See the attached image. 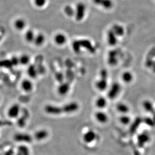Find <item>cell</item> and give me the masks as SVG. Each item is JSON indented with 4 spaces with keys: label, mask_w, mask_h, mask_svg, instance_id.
Listing matches in <instances>:
<instances>
[{
    "label": "cell",
    "mask_w": 155,
    "mask_h": 155,
    "mask_svg": "<svg viewBox=\"0 0 155 155\" xmlns=\"http://www.w3.org/2000/svg\"><path fill=\"white\" fill-rule=\"evenodd\" d=\"M143 106L146 111L149 113H151L152 114L155 111L153 105L150 101H144V102H143Z\"/></svg>",
    "instance_id": "cell-24"
},
{
    "label": "cell",
    "mask_w": 155,
    "mask_h": 155,
    "mask_svg": "<svg viewBox=\"0 0 155 155\" xmlns=\"http://www.w3.org/2000/svg\"><path fill=\"white\" fill-rule=\"evenodd\" d=\"M116 108L119 112L122 113H127L129 111V106L124 104H118L116 106Z\"/></svg>",
    "instance_id": "cell-27"
},
{
    "label": "cell",
    "mask_w": 155,
    "mask_h": 155,
    "mask_svg": "<svg viewBox=\"0 0 155 155\" xmlns=\"http://www.w3.org/2000/svg\"><path fill=\"white\" fill-rule=\"evenodd\" d=\"M107 104V101L104 97H98L96 101V105L97 107L100 108H105Z\"/></svg>",
    "instance_id": "cell-25"
},
{
    "label": "cell",
    "mask_w": 155,
    "mask_h": 155,
    "mask_svg": "<svg viewBox=\"0 0 155 155\" xmlns=\"http://www.w3.org/2000/svg\"><path fill=\"white\" fill-rule=\"evenodd\" d=\"M26 26V21L23 18H18L14 22V27L16 30L21 31L24 30Z\"/></svg>",
    "instance_id": "cell-9"
},
{
    "label": "cell",
    "mask_w": 155,
    "mask_h": 155,
    "mask_svg": "<svg viewBox=\"0 0 155 155\" xmlns=\"http://www.w3.org/2000/svg\"><path fill=\"white\" fill-rule=\"evenodd\" d=\"M96 87L100 91L105 90L107 87V80L101 78L100 79L96 82Z\"/></svg>",
    "instance_id": "cell-16"
},
{
    "label": "cell",
    "mask_w": 155,
    "mask_h": 155,
    "mask_svg": "<svg viewBox=\"0 0 155 155\" xmlns=\"http://www.w3.org/2000/svg\"><path fill=\"white\" fill-rule=\"evenodd\" d=\"M10 61L13 66H16L17 65L20 64L19 59L18 57L16 56H13L12 58H11Z\"/></svg>",
    "instance_id": "cell-36"
},
{
    "label": "cell",
    "mask_w": 155,
    "mask_h": 155,
    "mask_svg": "<svg viewBox=\"0 0 155 155\" xmlns=\"http://www.w3.org/2000/svg\"><path fill=\"white\" fill-rule=\"evenodd\" d=\"M64 12L67 16L72 17L75 15V10L70 6L68 5L64 8Z\"/></svg>",
    "instance_id": "cell-30"
},
{
    "label": "cell",
    "mask_w": 155,
    "mask_h": 155,
    "mask_svg": "<svg viewBox=\"0 0 155 155\" xmlns=\"http://www.w3.org/2000/svg\"><path fill=\"white\" fill-rule=\"evenodd\" d=\"M121 89V87L118 83H113L108 92V97L109 99H114L118 95Z\"/></svg>",
    "instance_id": "cell-3"
},
{
    "label": "cell",
    "mask_w": 155,
    "mask_h": 155,
    "mask_svg": "<svg viewBox=\"0 0 155 155\" xmlns=\"http://www.w3.org/2000/svg\"><path fill=\"white\" fill-rule=\"evenodd\" d=\"M153 120H154V122H155V111L153 113Z\"/></svg>",
    "instance_id": "cell-38"
},
{
    "label": "cell",
    "mask_w": 155,
    "mask_h": 155,
    "mask_svg": "<svg viewBox=\"0 0 155 155\" xmlns=\"http://www.w3.org/2000/svg\"><path fill=\"white\" fill-rule=\"evenodd\" d=\"M120 121L123 125H127L130 122V118L127 116H123L120 118Z\"/></svg>",
    "instance_id": "cell-35"
},
{
    "label": "cell",
    "mask_w": 155,
    "mask_h": 155,
    "mask_svg": "<svg viewBox=\"0 0 155 155\" xmlns=\"http://www.w3.org/2000/svg\"><path fill=\"white\" fill-rule=\"evenodd\" d=\"M116 36L112 30L109 31L107 34V41L110 45L114 46L117 44V39Z\"/></svg>",
    "instance_id": "cell-17"
},
{
    "label": "cell",
    "mask_w": 155,
    "mask_h": 155,
    "mask_svg": "<svg viewBox=\"0 0 155 155\" xmlns=\"http://www.w3.org/2000/svg\"><path fill=\"white\" fill-rule=\"evenodd\" d=\"M44 111L46 113L50 115H60L63 113L62 107L53 105H47L44 108Z\"/></svg>",
    "instance_id": "cell-2"
},
{
    "label": "cell",
    "mask_w": 155,
    "mask_h": 155,
    "mask_svg": "<svg viewBox=\"0 0 155 155\" xmlns=\"http://www.w3.org/2000/svg\"><path fill=\"white\" fill-rule=\"evenodd\" d=\"M123 81L126 83H129L132 81L133 80V75L131 72L127 71L123 73L122 76Z\"/></svg>",
    "instance_id": "cell-28"
},
{
    "label": "cell",
    "mask_w": 155,
    "mask_h": 155,
    "mask_svg": "<svg viewBox=\"0 0 155 155\" xmlns=\"http://www.w3.org/2000/svg\"><path fill=\"white\" fill-rule=\"evenodd\" d=\"M62 108L63 113H70L77 111L79 108V106L77 102H71L65 104Z\"/></svg>",
    "instance_id": "cell-5"
},
{
    "label": "cell",
    "mask_w": 155,
    "mask_h": 155,
    "mask_svg": "<svg viewBox=\"0 0 155 155\" xmlns=\"http://www.w3.org/2000/svg\"><path fill=\"white\" fill-rule=\"evenodd\" d=\"M143 120H142L140 117H138L135 119L134 122L132 123V125L130 126V132L131 133L134 134L136 132V130H137L138 128L143 122Z\"/></svg>",
    "instance_id": "cell-19"
},
{
    "label": "cell",
    "mask_w": 155,
    "mask_h": 155,
    "mask_svg": "<svg viewBox=\"0 0 155 155\" xmlns=\"http://www.w3.org/2000/svg\"><path fill=\"white\" fill-rule=\"evenodd\" d=\"M47 0H33V3L36 7L39 8L43 7L46 5Z\"/></svg>",
    "instance_id": "cell-31"
},
{
    "label": "cell",
    "mask_w": 155,
    "mask_h": 155,
    "mask_svg": "<svg viewBox=\"0 0 155 155\" xmlns=\"http://www.w3.org/2000/svg\"><path fill=\"white\" fill-rule=\"evenodd\" d=\"M116 51H111L110 52L108 58V61L110 64L114 65L117 62V59L116 58Z\"/></svg>",
    "instance_id": "cell-29"
},
{
    "label": "cell",
    "mask_w": 155,
    "mask_h": 155,
    "mask_svg": "<svg viewBox=\"0 0 155 155\" xmlns=\"http://www.w3.org/2000/svg\"><path fill=\"white\" fill-rule=\"evenodd\" d=\"M66 40V37L63 34H57L54 37L55 43L58 45H63L65 43Z\"/></svg>",
    "instance_id": "cell-18"
},
{
    "label": "cell",
    "mask_w": 155,
    "mask_h": 155,
    "mask_svg": "<svg viewBox=\"0 0 155 155\" xmlns=\"http://www.w3.org/2000/svg\"><path fill=\"white\" fill-rule=\"evenodd\" d=\"M70 90V85L69 83H62L58 87V92L60 95H65Z\"/></svg>",
    "instance_id": "cell-20"
},
{
    "label": "cell",
    "mask_w": 155,
    "mask_h": 155,
    "mask_svg": "<svg viewBox=\"0 0 155 155\" xmlns=\"http://www.w3.org/2000/svg\"><path fill=\"white\" fill-rule=\"evenodd\" d=\"M14 139L18 142L23 143H31L32 141V137L27 134L18 133L14 135Z\"/></svg>",
    "instance_id": "cell-4"
},
{
    "label": "cell",
    "mask_w": 155,
    "mask_h": 155,
    "mask_svg": "<svg viewBox=\"0 0 155 155\" xmlns=\"http://www.w3.org/2000/svg\"><path fill=\"white\" fill-rule=\"evenodd\" d=\"M134 155H141L139 151H136L134 152Z\"/></svg>",
    "instance_id": "cell-37"
},
{
    "label": "cell",
    "mask_w": 155,
    "mask_h": 155,
    "mask_svg": "<svg viewBox=\"0 0 155 155\" xmlns=\"http://www.w3.org/2000/svg\"><path fill=\"white\" fill-rule=\"evenodd\" d=\"M150 137L149 135L146 132H144L139 134L137 137V145L139 148H142L144 146L145 144L150 141Z\"/></svg>",
    "instance_id": "cell-6"
},
{
    "label": "cell",
    "mask_w": 155,
    "mask_h": 155,
    "mask_svg": "<svg viewBox=\"0 0 155 155\" xmlns=\"http://www.w3.org/2000/svg\"><path fill=\"white\" fill-rule=\"evenodd\" d=\"M48 136V132L45 130H38L34 134V138L37 141H41L45 139Z\"/></svg>",
    "instance_id": "cell-14"
},
{
    "label": "cell",
    "mask_w": 155,
    "mask_h": 155,
    "mask_svg": "<svg viewBox=\"0 0 155 155\" xmlns=\"http://www.w3.org/2000/svg\"><path fill=\"white\" fill-rule=\"evenodd\" d=\"M94 3L106 9H111L113 6V2L111 0H91Z\"/></svg>",
    "instance_id": "cell-8"
},
{
    "label": "cell",
    "mask_w": 155,
    "mask_h": 155,
    "mask_svg": "<svg viewBox=\"0 0 155 155\" xmlns=\"http://www.w3.org/2000/svg\"><path fill=\"white\" fill-rule=\"evenodd\" d=\"M28 76L32 79L37 78L38 73V69L33 64H29L27 70Z\"/></svg>",
    "instance_id": "cell-12"
},
{
    "label": "cell",
    "mask_w": 155,
    "mask_h": 155,
    "mask_svg": "<svg viewBox=\"0 0 155 155\" xmlns=\"http://www.w3.org/2000/svg\"><path fill=\"white\" fill-rule=\"evenodd\" d=\"M21 155V154L19 152H18V153L17 154V155Z\"/></svg>",
    "instance_id": "cell-39"
},
{
    "label": "cell",
    "mask_w": 155,
    "mask_h": 155,
    "mask_svg": "<svg viewBox=\"0 0 155 155\" xmlns=\"http://www.w3.org/2000/svg\"><path fill=\"white\" fill-rule=\"evenodd\" d=\"M86 6L83 3H79L76 6L75 9V17L77 21H80L84 18L86 14Z\"/></svg>",
    "instance_id": "cell-1"
},
{
    "label": "cell",
    "mask_w": 155,
    "mask_h": 155,
    "mask_svg": "<svg viewBox=\"0 0 155 155\" xmlns=\"http://www.w3.org/2000/svg\"><path fill=\"white\" fill-rule=\"evenodd\" d=\"M28 118V111H25L24 112V115L23 116H21L20 118L18 120L17 123L20 127H24L26 124V121L27 118Z\"/></svg>",
    "instance_id": "cell-26"
},
{
    "label": "cell",
    "mask_w": 155,
    "mask_h": 155,
    "mask_svg": "<svg viewBox=\"0 0 155 155\" xmlns=\"http://www.w3.org/2000/svg\"><path fill=\"white\" fill-rule=\"evenodd\" d=\"M96 135L93 130H89L85 133L83 136L84 141L86 143H91L95 140Z\"/></svg>",
    "instance_id": "cell-11"
},
{
    "label": "cell",
    "mask_w": 155,
    "mask_h": 155,
    "mask_svg": "<svg viewBox=\"0 0 155 155\" xmlns=\"http://www.w3.org/2000/svg\"><path fill=\"white\" fill-rule=\"evenodd\" d=\"M19 63L20 65L26 66L30 64V56L26 54L21 55L19 57Z\"/></svg>",
    "instance_id": "cell-22"
},
{
    "label": "cell",
    "mask_w": 155,
    "mask_h": 155,
    "mask_svg": "<svg viewBox=\"0 0 155 155\" xmlns=\"http://www.w3.org/2000/svg\"><path fill=\"white\" fill-rule=\"evenodd\" d=\"M21 88L24 92H29L33 89V85L30 80L25 79L21 82Z\"/></svg>",
    "instance_id": "cell-10"
},
{
    "label": "cell",
    "mask_w": 155,
    "mask_h": 155,
    "mask_svg": "<svg viewBox=\"0 0 155 155\" xmlns=\"http://www.w3.org/2000/svg\"><path fill=\"white\" fill-rule=\"evenodd\" d=\"M10 59V60H2L0 61V66L6 67V68H10L12 66Z\"/></svg>",
    "instance_id": "cell-33"
},
{
    "label": "cell",
    "mask_w": 155,
    "mask_h": 155,
    "mask_svg": "<svg viewBox=\"0 0 155 155\" xmlns=\"http://www.w3.org/2000/svg\"><path fill=\"white\" fill-rule=\"evenodd\" d=\"M18 151L22 155H29V151L28 148L25 146H21L18 148Z\"/></svg>",
    "instance_id": "cell-32"
},
{
    "label": "cell",
    "mask_w": 155,
    "mask_h": 155,
    "mask_svg": "<svg viewBox=\"0 0 155 155\" xmlns=\"http://www.w3.org/2000/svg\"><path fill=\"white\" fill-rule=\"evenodd\" d=\"M20 108L19 104H13L9 108L8 111V115L11 118H16L19 114Z\"/></svg>",
    "instance_id": "cell-7"
},
{
    "label": "cell",
    "mask_w": 155,
    "mask_h": 155,
    "mask_svg": "<svg viewBox=\"0 0 155 155\" xmlns=\"http://www.w3.org/2000/svg\"><path fill=\"white\" fill-rule=\"evenodd\" d=\"M45 41H46L45 36L42 33H39L35 36L33 43L35 46L40 47L44 44Z\"/></svg>",
    "instance_id": "cell-15"
},
{
    "label": "cell",
    "mask_w": 155,
    "mask_h": 155,
    "mask_svg": "<svg viewBox=\"0 0 155 155\" xmlns=\"http://www.w3.org/2000/svg\"><path fill=\"white\" fill-rule=\"evenodd\" d=\"M95 118L96 120L101 123H105L107 121L108 116L105 113L102 111H98L95 114Z\"/></svg>",
    "instance_id": "cell-21"
},
{
    "label": "cell",
    "mask_w": 155,
    "mask_h": 155,
    "mask_svg": "<svg viewBox=\"0 0 155 155\" xmlns=\"http://www.w3.org/2000/svg\"><path fill=\"white\" fill-rule=\"evenodd\" d=\"M35 36L36 35L34 33L32 29H29V30H27L26 32L25 33V40L29 43H33L34 40L35 39Z\"/></svg>",
    "instance_id": "cell-13"
},
{
    "label": "cell",
    "mask_w": 155,
    "mask_h": 155,
    "mask_svg": "<svg viewBox=\"0 0 155 155\" xmlns=\"http://www.w3.org/2000/svg\"><path fill=\"white\" fill-rule=\"evenodd\" d=\"M143 121L146 125L150 126V127H154L155 125V123L153 118H144Z\"/></svg>",
    "instance_id": "cell-34"
},
{
    "label": "cell",
    "mask_w": 155,
    "mask_h": 155,
    "mask_svg": "<svg viewBox=\"0 0 155 155\" xmlns=\"http://www.w3.org/2000/svg\"><path fill=\"white\" fill-rule=\"evenodd\" d=\"M112 30L117 36H122L124 33L123 27L119 25H115L113 26Z\"/></svg>",
    "instance_id": "cell-23"
}]
</instances>
